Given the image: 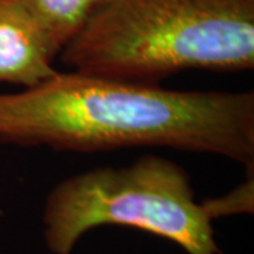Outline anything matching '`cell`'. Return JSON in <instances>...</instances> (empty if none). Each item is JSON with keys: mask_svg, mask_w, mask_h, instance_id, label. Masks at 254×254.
I'll list each match as a JSON object with an SVG mask.
<instances>
[{"mask_svg": "<svg viewBox=\"0 0 254 254\" xmlns=\"http://www.w3.org/2000/svg\"><path fill=\"white\" fill-rule=\"evenodd\" d=\"M212 220L181 165L145 154L58 182L46 198L43 236L51 253L71 254L86 232L115 225L164 237L188 254H222Z\"/></svg>", "mask_w": 254, "mask_h": 254, "instance_id": "3957f363", "label": "cell"}, {"mask_svg": "<svg viewBox=\"0 0 254 254\" xmlns=\"http://www.w3.org/2000/svg\"><path fill=\"white\" fill-rule=\"evenodd\" d=\"M61 53L102 0H18Z\"/></svg>", "mask_w": 254, "mask_h": 254, "instance_id": "5b68a950", "label": "cell"}, {"mask_svg": "<svg viewBox=\"0 0 254 254\" xmlns=\"http://www.w3.org/2000/svg\"><path fill=\"white\" fill-rule=\"evenodd\" d=\"M60 51L18 0H0V82L33 88L51 78Z\"/></svg>", "mask_w": 254, "mask_h": 254, "instance_id": "277c9868", "label": "cell"}, {"mask_svg": "<svg viewBox=\"0 0 254 254\" xmlns=\"http://www.w3.org/2000/svg\"><path fill=\"white\" fill-rule=\"evenodd\" d=\"M213 219L240 212H253V177L227 196L205 200Z\"/></svg>", "mask_w": 254, "mask_h": 254, "instance_id": "8992f818", "label": "cell"}, {"mask_svg": "<svg viewBox=\"0 0 254 254\" xmlns=\"http://www.w3.org/2000/svg\"><path fill=\"white\" fill-rule=\"evenodd\" d=\"M58 57L71 71L141 85L252 71L254 0H102Z\"/></svg>", "mask_w": 254, "mask_h": 254, "instance_id": "7a4b0ae2", "label": "cell"}, {"mask_svg": "<svg viewBox=\"0 0 254 254\" xmlns=\"http://www.w3.org/2000/svg\"><path fill=\"white\" fill-rule=\"evenodd\" d=\"M0 143L95 154L163 147L253 170L254 93L173 91L81 71L0 93Z\"/></svg>", "mask_w": 254, "mask_h": 254, "instance_id": "6da1fadb", "label": "cell"}]
</instances>
